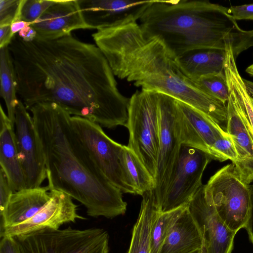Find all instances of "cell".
<instances>
[{"instance_id":"39","label":"cell","mask_w":253,"mask_h":253,"mask_svg":"<svg viewBox=\"0 0 253 253\" xmlns=\"http://www.w3.org/2000/svg\"><path fill=\"white\" fill-rule=\"evenodd\" d=\"M200 253H207L206 250L203 244V246L201 249Z\"/></svg>"},{"instance_id":"4","label":"cell","mask_w":253,"mask_h":253,"mask_svg":"<svg viewBox=\"0 0 253 253\" xmlns=\"http://www.w3.org/2000/svg\"><path fill=\"white\" fill-rule=\"evenodd\" d=\"M138 23L146 36L159 38L176 57L196 49L231 46L236 59L253 46V30L242 29L229 7L208 0H156Z\"/></svg>"},{"instance_id":"18","label":"cell","mask_w":253,"mask_h":253,"mask_svg":"<svg viewBox=\"0 0 253 253\" xmlns=\"http://www.w3.org/2000/svg\"><path fill=\"white\" fill-rule=\"evenodd\" d=\"M51 197L48 186L25 188L14 192L0 215V231L33 217L47 204Z\"/></svg>"},{"instance_id":"11","label":"cell","mask_w":253,"mask_h":253,"mask_svg":"<svg viewBox=\"0 0 253 253\" xmlns=\"http://www.w3.org/2000/svg\"><path fill=\"white\" fill-rule=\"evenodd\" d=\"M14 133L26 188L41 187L46 178L44 157L32 117L20 99L15 113Z\"/></svg>"},{"instance_id":"6","label":"cell","mask_w":253,"mask_h":253,"mask_svg":"<svg viewBox=\"0 0 253 253\" xmlns=\"http://www.w3.org/2000/svg\"><path fill=\"white\" fill-rule=\"evenodd\" d=\"M14 237L21 253H109V235L102 228H44Z\"/></svg>"},{"instance_id":"21","label":"cell","mask_w":253,"mask_h":253,"mask_svg":"<svg viewBox=\"0 0 253 253\" xmlns=\"http://www.w3.org/2000/svg\"><path fill=\"white\" fill-rule=\"evenodd\" d=\"M226 50L200 48L177 57V61L184 74L192 80L224 72Z\"/></svg>"},{"instance_id":"33","label":"cell","mask_w":253,"mask_h":253,"mask_svg":"<svg viewBox=\"0 0 253 253\" xmlns=\"http://www.w3.org/2000/svg\"><path fill=\"white\" fill-rule=\"evenodd\" d=\"M14 36L11 25L0 26V48L8 46Z\"/></svg>"},{"instance_id":"12","label":"cell","mask_w":253,"mask_h":253,"mask_svg":"<svg viewBox=\"0 0 253 253\" xmlns=\"http://www.w3.org/2000/svg\"><path fill=\"white\" fill-rule=\"evenodd\" d=\"M188 209L200 230L207 253H231L237 233L220 218L205 185L191 199Z\"/></svg>"},{"instance_id":"36","label":"cell","mask_w":253,"mask_h":253,"mask_svg":"<svg viewBox=\"0 0 253 253\" xmlns=\"http://www.w3.org/2000/svg\"><path fill=\"white\" fill-rule=\"evenodd\" d=\"M30 25V24L26 22L21 21H16L11 25V31L13 34L15 35L23 28Z\"/></svg>"},{"instance_id":"2","label":"cell","mask_w":253,"mask_h":253,"mask_svg":"<svg viewBox=\"0 0 253 253\" xmlns=\"http://www.w3.org/2000/svg\"><path fill=\"white\" fill-rule=\"evenodd\" d=\"M92 36L115 76L187 104L226 130V104L198 87L182 71L176 56L159 38L146 36L137 21L98 30Z\"/></svg>"},{"instance_id":"41","label":"cell","mask_w":253,"mask_h":253,"mask_svg":"<svg viewBox=\"0 0 253 253\" xmlns=\"http://www.w3.org/2000/svg\"><path fill=\"white\" fill-rule=\"evenodd\" d=\"M252 104H253V98L252 97Z\"/></svg>"},{"instance_id":"25","label":"cell","mask_w":253,"mask_h":253,"mask_svg":"<svg viewBox=\"0 0 253 253\" xmlns=\"http://www.w3.org/2000/svg\"><path fill=\"white\" fill-rule=\"evenodd\" d=\"M188 205L166 212L156 211L150 232L151 253H158L170 229Z\"/></svg>"},{"instance_id":"10","label":"cell","mask_w":253,"mask_h":253,"mask_svg":"<svg viewBox=\"0 0 253 253\" xmlns=\"http://www.w3.org/2000/svg\"><path fill=\"white\" fill-rule=\"evenodd\" d=\"M211 159L200 150L182 145L173 176L158 211H169L188 204L203 185V174Z\"/></svg>"},{"instance_id":"34","label":"cell","mask_w":253,"mask_h":253,"mask_svg":"<svg viewBox=\"0 0 253 253\" xmlns=\"http://www.w3.org/2000/svg\"><path fill=\"white\" fill-rule=\"evenodd\" d=\"M251 193V208L249 217L245 227L249 239L253 245V184L249 185Z\"/></svg>"},{"instance_id":"5","label":"cell","mask_w":253,"mask_h":253,"mask_svg":"<svg viewBox=\"0 0 253 253\" xmlns=\"http://www.w3.org/2000/svg\"><path fill=\"white\" fill-rule=\"evenodd\" d=\"M126 126L129 133L127 146L154 179L159 145V92L141 89L132 94Z\"/></svg>"},{"instance_id":"1","label":"cell","mask_w":253,"mask_h":253,"mask_svg":"<svg viewBox=\"0 0 253 253\" xmlns=\"http://www.w3.org/2000/svg\"><path fill=\"white\" fill-rule=\"evenodd\" d=\"M8 48L17 92L27 109L53 103L71 115L101 127L126 126L129 98L120 92L107 59L96 44L72 34L26 42L16 34Z\"/></svg>"},{"instance_id":"3","label":"cell","mask_w":253,"mask_h":253,"mask_svg":"<svg viewBox=\"0 0 253 253\" xmlns=\"http://www.w3.org/2000/svg\"><path fill=\"white\" fill-rule=\"evenodd\" d=\"M29 110L44 157L48 187L80 202L88 215L113 218L124 214L122 191L96 166L76 133L71 115L53 103Z\"/></svg>"},{"instance_id":"17","label":"cell","mask_w":253,"mask_h":253,"mask_svg":"<svg viewBox=\"0 0 253 253\" xmlns=\"http://www.w3.org/2000/svg\"><path fill=\"white\" fill-rule=\"evenodd\" d=\"M30 26L36 32V39L42 40H55L75 30L89 29L78 0H56Z\"/></svg>"},{"instance_id":"29","label":"cell","mask_w":253,"mask_h":253,"mask_svg":"<svg viewBox=\"0 0 253 253\" xmlns=\"http://www.w3.org/2000/svg\"><path fill=\"white\" fill-rule=\"evenodd\" d=\"M23 0H0V26L19 21Z\"/></svg>"},{"instance_id":"40","label":"cell","mask_w":253,"mask_h":253,"mask_svg":"<svg viewBox=\"0 0 253 253\" xmlns=\"http://www.w3.org/2000/svg\"><path fill=\"white\" fill-rule=\"evenodd\" d=\"M200 251H201V250L197 251H195V252H193L192 253H200Z\"/></svg>"},{"instance_id":"15","label":"cell","mask_w":253,"mask_h":253,"mask_svg":"<svg viewBox=\"0 0 253 253\" xmlns=\"http://www.w3.org/2000/svg\"><path fill=\"white\" fill-rule=\"evenodd\" d=\"M51 197L40 211L30 219L0 231V237H15L44 228L59 229L62 224L84 218L77 213V207L68 194L50 190Z\"/></svg>"},{"instance_id":"24","label":"cell","mask_w":253,"mask_h":253,"mask_svg":"<svg viewBox=\"0 0 253 253\" xmlns=\"http://www.w3.org/2000/svg\"><path fill=\"white\" fill-rule=\"evenodd\" d=\"M0 94L4 100L7 116L14 126L15 113L18 100L17 83L13 62L8 46L0 48Z\"/></svg>"},{"instance_id":"23","label":"cell","mask_w":253,"mask_h":253,"mask_svg":"<svg viewBox=\"0 0 253 253\" xmlns=\"http://www.w3.org/2000/svg\"><path fill=\"white\" fill-rule=\"evenodd\" d=\"M124 175L135 194L142 196L154 188V179L133 152L123 145L120 155Z\"/></svg>"},{"instance_id":"26","label":"cell","mask_w":253,"mask_h":253,"mask_svg":"<svg viewBox=\"0 0 253 253\" xmlns=\"http://www.w3.org/2000/svg\"><path fill=\"white\" fill-rule=\"evenodd\" d=\"M192 81L206 93L225 104L227 103L230 92L224 72Z\"/></svg>"},{"instance_id":"16","label":"cell","mask_w":253,"mask_h":253,"mask_svg":"<svg viewBox=\"0 0 253 253\" xmlns=\"http://www.w3.org/2000/svg\"><path fill=\"white\" fill-rule=\"evenodd\" d=\"M176 107L177 124L182 145L200 150L210 156L212 144L227 132L210 118L190 106L176 100Z\"/></svg>"},{"instance_id":"22","label":"cell","mask_w":253,"mask_h":253,"mask_svg":"<svg viewBox=\"0 0 253 253\" xmlns=\"http://www.w3.org/2000/svg\"><path fill=\"white\" fill-rule=\"evenodd\" d=\"M137 219L132 231L129 247L127 253H151L150 232L157 208L152 190L142 196Z\"/></svg>"},{"instance_id":"8","label":"cell","mask_w":253,"mask_h":253,"mask_svg":"<svg viewBox=\"0 0 253 253\" xmlns=\"http://www.w3.org/2000/svg\"><path fill=\"white\" fill-rule=\"evenodd\" d=\"M159 145L154 188L158 211L173 176L182 144L177 124L176 100L159 92Z\"/></svg>"},{"instance_id":"9","label":"cell","mask_w":253,"mask_h":253,"mask_svg":"<svg viewBox=\"0 0 253 253\" xmlns=\"http://www.w3.org/2000/svg\"><path fill=\"white\" fill-rule=\"evenodd\" d=\"M76 133L96 166L122 193L136 194L123 170L120 155L123 145L110 138L97 124L78 116H71Z\"/></svg>"},{"instance_id":"20","label":"cell","mask_w":253,"mask_h":253,"mask_svg":"<svg viewBox=\"0 0 253 253\" xmlns=\"http://www.w3.org/2000/svg\"><path fill=\"white\" fill-rule=\"evenodd\" d=\"M202 246L201 232L187 207L170 229L158 253H192L200 250Z\"/></svg>"},{"instance_id":"32","label":"cell","mask_w":253,"mask_h":253,"mask_svg":"<svg viewBox=\"0 0 253 253\" xmlns=\"http://www.w3.org/2000/svg\"><path fill=\"white\" fill-rule=\"evenodd\" d=\"M0 253H21L19 245L14 237H0Z\"/></svg>"},{"instance_id":"35","label":"cell","mask_w":253,"mask_h":253,"mask_svg":"<svg viewBox=\"0 0 253 253\" xmlns=\"http://www.w3.org/2000/svg\"><path fill=\"white\" fill-rule=\"evenodd\" d=\"M17 34L26 42L35 40L37 36L36 32L30 25L23 28Z\"/></svg>"},{"instance_id":"28","label":"cell","mask_w":253,"mask_h":253,"mask_svg":"<svg viewBox=\"0 0 253 253\" xmlns=\"http://www.w3.org/2000/svg\"><path fill=\"white\" fill-rule=\"evenodd\" d=\"M56 0H23L19 21L30 25L38 20Z\"/></svg>"},{"instance_id":"19","label":"cell","mask_w":253,"mask_h":253,"mask_svg":"<svg viewBox=\"0 0 253 253\" xmlns=\"http://www.w3.org/2000/svg\"><path fill=\"white\" fill-rule=\"evenodd\" d=\"M14 126L1 105L0 107V165L14 192L26 188L24 175L19 158Z\"/></svg>"},{"instance_id":"31","label":"cell","mask_w":253,"mask_h":253,"mask_svg":"<svg viewBox=\"0 0 253 253\" xmlns=\"http://www.w3.org/2000/svg\"><path fill=\"white\" fill-rule=\"evenodd\" d=\"M229 8L231 15L236 20H253V3L231 6Z\"/></svg>"},{"instance_id":"14","label":"cell","mask_w":253,"mask_h":253,"mask_svg":"<svg viewBox=\"0 0 253 253\" xmlns=\"http://www.w3.org/2000/svg\"><path fill=\"white\" fill-rule=\"evenodd\" d=\"M156 0H78L82 14L89 29L96 30L138 21L147 7Z\"/></svg>"},{"instance_id":"13","label":"cell","mask_w":253,"mask_h":253,"mask_svg":"<svg viewBox=\"0 0 253 253\" xmlns=\"http://www.w3.org/2000/svg\"><path fill=\"white\" fill-rule=\"evenodd\" d=\"M229 88L226 131L233 141L238 156L232 164L240 179L249 185L253 181V130L235 92Z\"/></svg>"},{"instance_id":"38","label":"cell","mask_w":253,"mask_h":253,"mask_svg":"<svg viewBox=\"0 0 253 253\" xmlns=\"http://www.w3.org/2000/svg\"><path fill=\"white\" fill-rule=\"evenodd\" d=\"M246 72L250 75V76H253V64L250 65L246 68Z\"/></svg>"},{"instance_id":"30","label":"cell","mask_w":253,"mask_h":253,"mask_svg":"<svg viewBox=\"0 0 253 253\" xmlns=\"http://www.w3.org/2000/svg\"><path fill=\"white\" fill-rule=\"evenodd\" d=\"M15 192L4 172L0 169V215L1 214L13 193Z\"/></svg>"},{"instance_id":"27","label":"cell","mask_w":253,"mask_h":253,"mask_svg":"<svg viewBox=\"0 0 253 253\" xmlns=\"http://www.w3.org/2000/svg\"><path fill=\"white\" fill-rule=\"evenodd\" d=\"M210 156L212 159L220 162L230 160L233 162L237 159V153L233 141L227 132L212 144L210 148Z\"/></svg>"},{"instance_id":"7","label":"cell","mask_w":253,"mask_h":253,"mask_svg":"<svg viewBox=\"0 0 253 253\" xmlns=\"http://www.w3.org/2000/svg\"><path fill=\"white\" fill-rule=\"evenodd\" d=\"M205 185L224 224L236 233L244 228L250 212V185L240 179L233 165L228 164L219 169Z\"/></svg>"},{"instance_id":"37","label":"cell","mask_w":253,"mask_h":253,"mask_svg":"<svg viewBox=\"0 0 253 253\" xmlns=\"http://www.w3.org/2000/svg\"><path fill=\"white\" fill-rule=\"evenodd\" d=\"M243 81L247 92L253 98V82L244 79Z\"/></svg>"}]
</instances>
